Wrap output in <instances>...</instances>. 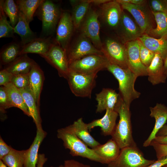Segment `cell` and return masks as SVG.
<instances>
[{
    "mask_svg": "<svg viewBox=\"0 0 167 167\" xmlns=\"http://www.w3.org/2000/svg\"><path fill=\"white\" fill-rule=\"evenodd\" d=\"M130 107L121 97L114 109L118 113L119 119L111 135L112 139L120 149L127 147L137 146L132 136Z\"/></svg>",
    "mask_w": 167,
    "mask_h": 167,
    "instance_id": "6da1fadb",
    "label": "cell"
},
{
    "mask_svg": "<svg viewBox=\"0 0 167 167\" xmlns=\"http://www.w3.org/2000/svg\"><path fill=\"white\" fill-rule=\"evenodd\" d=\"M57 132L58 138L62 140L64 147L69 150L72 156H81L103 164L101 159L93 149L78 137L71 124L58 129Z\"/></svg>",
    "mask_w": 167,
    "mask_h": 167,
    "instance_id": "7a4b0ae2",
    "label": "cell"
},
{
    "mask_svg": "<svg viewBox=\"0 0 167 167\" xmlns=\"http://www.w3.org/2000/svg\"><path fill=\"white\" fill-rule=\"evenodd\" d=\"M107 69L117 80L119 93L124 102L130 106L132 102L139 97L141 93L135 88L134 85L138 77L128 68H123L109 63Z\"/></svg>",
    "mask_w": 167,
    "mask_h": 167,
    "instance_id": "3957f363",
    "label": "cell"
},
{
    "mask_svg": "<svg viewBox=\"0 0 167 167\" xmlns=\"http://www.w3.org/2000/svg\"><path fill=\"white\" fill-rule=\"evenodd\" d=\"M97 76V75L82 74L69 68L66 79L71 91L75 96L91 98Z\"/></svg>",
    "mask_w": 167,
    "mask_h": 167,
    "instance_id": "277c9868",
    "label": "cell"
},
{
    "mask_svg": "<svg viewBox=\"0 0 167 167\" xmlns=\"http://www.w3.org/2000/svg\"><path fill=\"white\" fill-rule=\"evenodd\" d=\"M62 12L53 1L43 0L35 14L42 22V32L46 36L51 35L57 26Z\"/></svg>",
    "mask_w": 167,
    "mask_h": 167,
    "instance_id": "5b68a950",
    "label": "cell"
},
{
    "mask_svg": "<svg viewBox=\"0 0 167 167\" xmlns=\"http://www.w3.org/2000/svg\"><path fill=\"white\" fill-rule=\"evenodd\" d=\"M155 161L146 159L137 146L120 149L118 157L108 164V167H147Z\"/></svg>",
    "mask_w": 167,
    "mask_h": 167,
    "instance_id": "8992f818",
    "label": "cell"
},
{
    "mask_svg": "<svg viewBox=\"0 0 167 167\" xmlns=\"http://www.w3.org/2000/svg\"><path fill=\"white\" fill-rule=\"evenodd\" d=\"M109 62L103 54L86 56L69 64L70 69L88 75H96L99 71L107 69Z\"/></svg>",
    "mask_w": 167,
    "mask_h": 167,
    "instance_id": "52a82bcc",
    "label": "cell"
},
{
    "mask_svg": "<svg viewBox=\"0 0 167 167\" xmlns=\"http://www.w3.org/2000/svg\"><path fill=\"white\" fill-rule=\"evenodd\" d=\"M116 0L121 4L123 9L127 11L131 14L143 34H148L155 28L154 18L148 3L137 5Z\"/></svg>",
    "mask_w": 167,
    "mask_h": 167,
    "instance_id": "ba28073f",
    "label": "cell"
},
{
    "mask_svg": "<svg viewBox=\"0 0 167 167\" xmlns=\"http://www.w3.org/2000/svg\"><path fill=\"white\" fill-rule=\"evenodd\" d=\"M101 52L109 63L123 68H128L125 45L111 38L107 39L104 43Z\"/></svg>",
    "mask_w": 167,
    "mask_h": 167,
    "instance_id": "9c48e42d",
    "label": "cell"
},
{
    "mask_svg": "<svg viewBox=\"0 0 167 167\" xmlns=\"http://www.w3.org/2000/svg\"><path fill=\"white\" fill-rule=\"evenodd\" d=\"M99 14L94 9H89L81 26L82 35L88 38L93 45L101 51L103 46L100 35Z\"/></svg>",
    "mask_w": 167,
    "mask_h": 167,
    "instance_id": "30bf717a",
    "label": "cell"
},
{
    "mask_svg": "<svg viewBox=\"0 0 167 167\" xmlns=\"http://www.w3.org/2000/svg\"><path fill=\"white\" fill-rule=\"evenodd\" d=\"M41 56L57 70L60 76L66 79L69 68L66 50L53 43L49 51Z\"/></svg>",
    "mask_w": 167,
    "mask_h": 167,
    "instance_id": "8fae6325",
    "label": "cell"
},
{
    "mask_svg": "<svg viewBox=\"0 0 167 167\" xmlns=\"http://www.w3.org/2000/svg\"><path fill=\"white\" fill-rule=\"evenodd\" d=\"M66 53L69 64L88 55L103 54L88 38L82 34L73 45L68 48Z\"/></svg>",
    "mask_w": 167,
    "mask_h": 167,
    "instance_id": "7c38bea8",
    "label": "cell"
},
{
    "mask_svg": "<svg viewBox=\"0 0 167 167\" xmlns=\"http://www.w3.org/2000/svg\"><path fill=\"white\" fill-rule=\"evenodd\" d=\"M124 44L128 68L138 77L147 76V67L143 64L140 57L139 40L128 42Z\"/></svg>",
    "mask_w": 167,
    "mask_h": 167,
    "instance_id": "4fadbf2b",
    "label": "cell"
},
{
    "mask_svg": "<svg viewBox=\"0 0 167 167\" xmlns=\"http://www.w3.org/2000/svg\"><path fill=\"white\" fill-rule=\"evenodd\" d=\"M57 26L55 44L66 51L74 28L71 15L67 12H62Z\"/></svg>",
    "mask_w": 167,
    "mask_h": 167,
    "instance_id": "5bb4252c",
    "label": "cell"
},
{
    "mask_svg": "<svg viewBox=\"0 0 167 167\" xmlns=\"http://www.w3.org/2000/svg\"><path fill=\"white\" fill-rule=\"evenodd\" d=\"M119 36L122 43H126L139 39L143 34L142 30L124 11L119 24Z\"/></svg>",
    "mask_w": 167,
    "mask_h": 167,
    "instance_id": "9a60e30c",
    "label": "cell"
},
{
    "mask_svg": "<svg viewBox=\"0 0 167 167\" xmlns=\"http://www.w3.org/2000/svg\"><path fill=\"white\" fill-rule=\"evenodd\" d=\"M121 4L116 0H110L101 5L100 14L104 21L110 26L117 28L123 11Z\"/></svg>",
    "mask_w": 167,
    "mask_h": 167,
    "instance_id": "2e32d148",
    "label": "cell"
},
{
    "mask_svg": "<svg viewBox=\"0 0 167 167\" xmlns=\"http://www.w3.org/2000/svg\"><path fill=\"white\" fill-rule=\"evenodd\" d=\"M118 116V113L114 110L106 109L103 117L87 124L89 131L90 132L95 127L99 126L101 127L104 135L111 136L116 127V121Z\"/></svg>",
    "mask_w": 167,
    "mask_h": 167,
    "instance_id": "e0dca14e",
    "label": "cell"
},
{
    "mask_svg": "<svg viewBox=\"0 0 167 167\" xmlns=\"http://www.w3.org/2000/svg\"><path fill=\"white\" fill-rule=\"evenodd\" d=\"M150 116L155 118V122L152 132L143 143L144 147L150 146L151 142L156 138L158 132L167 121V106L164 104L157 103L154 107H150Z\"/></svg>",
    "mask_w": 167,
    "mask_h": 167,
    "instance_id": "ac0fdd59",
    "label": "cell"
},
{
    "mask_svg": "<svg viewBox=\"0 0 167 167\" xmlns=\"http://www.w3.org/2000/svg\"><path fill=\"white\" fill-rule=\"evenodd\" d=\"M121 96L114 90L110 88H103L96 94L97 101L96 113H101L107 109L114 110Z\"/></svg>",
    "mask_w": 167,
    "mask_h": 167,
    "instance_id": "d6986e66",
    "label": "cell"
},
{
    "mask_svg": "<svg viewBox=\"0 0 167 167\" xmlns=\"http://www.w3.org/2000/svg\"><path fill=\"white\" fill-rule=\"evenodd\" d=\"M147 71L148 80L153 85L165 83L167 75L165 72L164 60L159 54H155Z\"/></svg>",
    "mask_w": 167,
    "mask_h": 167,
    "instance_id": "ffe728a7",
    "label": "cell"
},
{
    "mask_svg": "<svg viewBox=\"0 0 167 167\" xmlns=\"http://www.w3.org/2000/svg\"><path fill=\"white\" fill-rule=\"evenodd\" d=\"M47 135L42 127L37 129L36 135L29 148L26 150L24 167H36L40 146Z\"/></svg>",
    "mask_w": 167,
    "mask_h": 167,
    "instance_id": "44dd1931",
    "label": "cell"
},
{
    "mask_svg": "<svg viewBox=\"0 0 167 167\" xmlns=\"http://www.w3.org/2000/svg\"><path fill=\"white\" fill-rule=\"evenodd\" d=\"M92 149L101 159L103 164L107 165L118 157L120 151L118 144L112 139L109 140L105 143L100 144Z\"/></svg>",
    "mask_w": 167,
    "mask_h": 167,
    "instance_id": "7402d4cb",
    "label": "cell"
},
{
    "mask_svg": "<svg viewBox=\"0 0 167 167\" xmlns=\"http://www.w3.org/2000/svg\"><path fill=\"white\" fill-rule=\"evenodd\" d=\"M53 43L50 36L36 38L21 47L19 55L34 53L41 56L49 51Z\"/></svg>",
    "mask_w": 167,
    "mask_h": 167,
    "instance_id": "603a6c76",
    "label": "cell"
},
{
    "mask_svg": "<svg viewBox=\"0 0 167 167\" xmlns=\"http://www.w3.org/2000/svg\"><path fill=\"white\" fill-rule=\"evenodd\" d=\"M138 39L148 49L159 54L164 60L167 56V37L156 38L144 34Z\"/></svg>",
    "mask_w": 167,
    "mask_h": 167,
    "instance_id": "cb8c5ba5",
    "label": "cell"
},
{
    "mask_svg": "<svg viewBox=\"0 0 167 167\" xmlns=\"http://www.w3.org/2000/svg\"><path fill=\"white\" fill-rule=\"evenodd\" d=\"M29 74V88L39 106L40 96L44 81V74L40 66L35 62Z\"/></svg>",
    "mask_w": 167,
    "mask_h": 167,
    "instance_id": "d4e9b609",
    "label": "cell"
},
{
    "mask_svg": "<svg viewBox=\"0 0 167 167\" xmlns=\"http://www.w3.org/2000/svg\"><path fill=\"white\" fill-rule=\"evenodd\" d=\"M27 106L30 115L35 124L36 129L42 127L41 120L38 106L29 86L19 89Z\"/></svg>",
    "mask_w": 167,
    "mask_h": 167,
    "instance_id": "484cf974",
    "label": "cell"
},
{
    "mask_svg": "<svg viewBox=\"0 0 167 167\" xmlns=\"http://www.w3.org/2000/svg\"><path fill=\"white\" fill-rule=\"evenodd\" d=\"M35 62L27 54L19 55L4 69L13 75L27 74L29 73Z\"/></svg>",
    "mask_w": 167,
    "mask_h": 167,
    "instance_id": "4316f807",
    "label": "cell"
},
{
    "mask_svg": "<svg viewBox=\"0 0 167 167\" xmlns=\"http://www.w3.org/2000/svg\"><path fill=\"white\" fill-rule=\"evenodd\" d=\"M14 32L20 36V45L23 46L36 38L35 33L30 29L29 23L23 14L19 11V20L14 28Z\"/></svg>",
    "mask_w": 167,
    "mask_h": 167,
    "instance_id": "83f0119b",
    "label": "cell"
},
{
    "mask_svg": "<svg viewBox=\"0 0 167 167\" xmlns=\"http://www.w3.org/2000/svg\"><path fill=\"white\" fill-rule=\"evenodd\" d=\"M73 6L71 18L75 29L80 27L90 8L88 0L71 1Z\"/></svg>",
    "mask_w": 167,
    "mask_h": 167,
    "instance_id": "f1b7e54d",
    "label": "cell"
},
{
    "mask_svg": "<svg viewBox=\"0 0 167 167\" xmlns=\"http://www.w3.org/2000/svg\"><path fill=\"white\" fill-rule=\"evenodd\" d=\"M75 134L88 147L93 148L100 143L92 136L89 133L87 124L80 118L71 124Z\"/></svg>",
    "mask_w": 167,
    "mask_h": 167,
    "instance_id": "f546056e",
    "label": "cell"
},
{
    "mask_svg": "<svg viewBox=\"0 0 167 167\" xmlns=\"http://www.w3.org/2000/svg\"><path fill=\"white\" fill-rule=\"evenodd\" d=\"M8 97L10 108L17 107L27 115L30 116L28 109L19 90L11 83L5 86Z\"/></svg>",
    "mask_w": 167,
    "mask_h": 167,
    "instance_id": "4dcf8cb0",
    "label": "cell"
},
{
    "mask_svg": "<svg viewBox=\"0 0 167 167\" xmlns=\"http://www.w3.org/2000/svg\"><path fill=\"white\" fill-rule=\"evenodd\" d=\"M152 12L156 23V26L148 35L156 38L167 37V13L152 11Z\"/></svg>",
    "mask_w": 167,
    "mask_h": 167,
    "instance_id": "1f68e13d",
    "label": "cell"
},
{
    "mask_svg": "<svg viewBox=\"0 0 167 167\" xmlns=\"http://www.w3.org/2000/svg\"><path fill=\"white\" fill-rule=\"evenodd\" d=\"M43 0H17L15 2L29 24L33 20L34 14Z\"/></svg>",
    "mask_w": 167,
    "mask_h": 167,
    "instance_id": "d6a6232c",
    "label": "cell"
},
{
    "mask_svg": "<svg viewBox=\"0 0 167 167\" xmlns=\"http://www.w3.org/2000/svg\"><path fill=\"white\" fill-rule=\"evenodd\" d=\"M21 47V45L15 42L10 43L5 46L0 54L2 63L8 65L15 60L19 56Z\"/></svg>",
    "mask_w": 167,
    "mask_h": 167,
    "instance_id": "836d02e7",
    "label": "cell"
},
{
    "mask_svg": "<svg viewBox=\"0 0 167 167\" xmlns=\"http://www.w3.org/2000/svg\"><path fill=\"white\" fill-rule=\"evenodd\" d=\"M26 150L12 148L10 153L1 160L8 167H24Z\"/></svg>",
    "mask_w": 167,
    "mask_h": 167,
    "instance_id": "e575fe53",
    "label": "cell"
},
{
    "mask_svg": "<svg viewBox=\"0 0 167 167\" xmlns=\"http://www.w3.org/2000/svg\"><path fill=\"white\" fill-rule=\"evenodd\" d=\"M0 6L9 18L10 22L14 28L19 20V10L15 2L13 0H1Z\"/></svg>",
    "mask_w": 167,
    "mask_h": 167,
    "instance_id": "d590c367",
    "label": "cell"
},
{
    "mask_svg": "<svg viewBox=\"0 0 167 167\" xmlns=\"http://www.w3.org/2000/svg\"><path fill=\"white\" fill-rule=\"evenodd\" d=\"M14 33V28L7 20V16L0 6V38L13 37Z\"/></svg>",
    "mask_w": 167,
    "mask_h": 167,
    "instance_id": "8d00e7d4",
    "label": "cell"
},
{
    "mask_svg": "<svg viewBox=\"0 0 167 167\" xmlns=\"http://www.w3.org/2000/svg\"><path fill=\"white\" fill-rule=\"evenodd\" d=\"M139 41L140 58L143 64L147 67L150 64L155 54L146 47L139 40Z\"/></svg>",
    "mask_w": 167,
    "mask_h": 167,
    "instance_id": "74e56055",
    "label": "cell"
},
{
    "mask_svg": "<svg viewBox=\"0 0 167 167\" xmlns=\"http://www.w3.org/2000/svg\"><path fill=\"white\" fill-rule=\"evenodd\" d=\"M11 83L19 89L28 87L29 84V73L13 75Z\"/></svg>",
    "mask_w": 167,
    "mask_h": 167,
    "instance_id": "f35d334b",
    "label": "cell"
},
{
    "mask_svg": "<svg viewBox=\"0 0 167 167\" xmlns=\"http://www.w3.org/2000/svg\"><path fill=\"white\" fill-rule=\"evenodd\" d=\"M148 2L152 11L167 13V0H150Z\"/></svg>",
    "mask_w": 167,
    "mask_h": 167,
    "instance_id": "ab89813d",
    "label": "cell"
},
{
    "mask_svg": "<svg viewBox=\"0 0 167 167\" xmlns=\"http://www.w3.org/2000/svg\"><path fill=\"white\" fill-rule=\"evenodd\" d=\"M150 145L155 149L157 159L167 156V145L161 144L153 140Z\"/></svg>",
    "mask_w": 167,
    "mask_h": 167,
    "instance_id": "60d3db41",
    "label": "cell"
},
{
    "mask_svg": "<svg viewBox=\"0 0 167 167\" xmlns=\"http://www.w3.org/2000/svg\"><path fill=\"white\" fill-rule=\"evenodd\" d=\"M0 107L2 111L10 108L7 94L4 86L0 87Z\"/></svg>",
    "mask_w": 167,
    "mask_h": 167,
    "instance_id": "b9f144b4",
    "label": "cell"
},
{
    "mask_svg": "<svg viewBox=\"0 0 167 167\" xmlns=\"http://www.w3.org/2000/svg\"><path fill=\"white\" fill-rule=\"evenodd\" d=\"M13 74L6 69H4L0 71V85L5 86L11 83Z\"/></svg>",
    "mask_w": 167,
    "mask_h": 167,
    "instance_id": "7bdbcfd3",
    "label": "cell"
},
{
    "mask_svg": "<svg viewBox=\"0 0 167 167\" xmlns=\"http://www.w3.org/2000/svg\"><path fill=\"white\" fill-rule=\"evenodd\" d=\"M12 148L8 145L0 137V160L8 154L11 152Z\"/></svg>",
    "mask_w": 167,
    "mask_h": 167,
    "instance_id": "ee69618b",
    "label": "cell"
},
{
    "mask_svg": "<svg viewBox=\"0 0 167 167\" xmlns=\"http://www.w3.org/2000/svg\"><path fill=\"white\" fill-rule=\"evenodd\" d=\"M64 165L65 167H92L73 159L65 160Z\"/></svg>",
    "mask_w": 167,
    "mask_h": 167,
    "instance_id": "f6af8a7d",
    "label": "cell"
},
{
    "mask_svg": "<svg viewBox=\"0 0 167 167\" xmlns=\"http://www.w3.org/2000/svg\"><path fill=\"white\" fill-rule=\"evenodd\" d=\"M167 165V156L157 159L147 167H162Z\"/></svg>",
    "mask_w": 167,
    "mask_h": 167,
    "instance_id": "bcb514c9",
    "label": "cell"
},
{
    "mask_svg": "<svg viewBox=\"0 0 167 167\" xmlns=\"http://www.w3.org/2000/svg\"><path fill=\"white\" fill-rule=\"evenodd\" d=\"M47 160V158L45 157L44 154H39L36 167H43L44 164ZM50 167H54L52 166Z\"/></svg>",
    "mask_w": 167,
    "mask_h": 167,
    "instance_id": "7dc6e473",
    "label": "cell"
},
{
    "mask_svg": "<svg viewBox=\"0 0 167 167\" xmlns=\"http://www.w3.org/2000/svg\"><path fill=\"white\" fill-rule=\"evenodd\" d=\"M119 1L132 4L142 5L147 3V1L145 0H119Z\"/></svg>",
    "mask_w": 167,
    "mask_h": 167,
    "instance_id": "c3c4849f",
    "label": "cell"
},
{
    "mask_svg": "<svg viewBox=\"0 0 167 167\" xmlns=\"http://www.w3.org/2000/svg\"><path fill=\"white\" fill-rule=\"evenodd\" d=\"M161 144L167 145V135L162 136H156L153 140Z\"/></svg>",
    "mask_w": 167,
    "mask_h": 167,
    "instance_id": "681fc988",
    "label": "cell"
},
{
    "mask_svg": "<svg viewBox=\"0 0 167 167\" xmlns=\"http://www.w3.org/2000/svg\"><path fill=\"white\" fill-rule=\"evenodd\" d=\"M166 135H167V125L165 124L158 132L156 134V136H162Z\"/></svg>",
    "mask_w": 167,
    "mask_h": 167,
    "instance_id": "f907efd6",
    "label": "cell"
},
{
    "mask_svg": "<svg viewBox=\"0 0 167 167\" xmlns=\"http://www.w3.org/2000/svg\"><path fill=\"white\" fill-rule=\"evenodd\" d=\"M88 1L91 4L93 3L96 5H101L109 1L110 0H88Z\"/></svg>",
    "mask_w": 167,
    "mask_h": 167,
    "instance_id": "816d5d0a",
    "label": "cell"
},
{
    "mask_svg": "<svg viewBox=\"0 0 167 167\" xmlns=\"http://www.w3.org/2000/svg\"><path fill=\"white\" fill-rule=\"evenodd\" d=\"M164 66L165 73L167 75V56L164 60Z\"/></svg>",
    "mask_w": 167,
    "mask_h": 167,
    "instance_id": "f5cc1de1",
    "label": "cell"
},
{
    "mask_svg": "<svg viewBox=\"0 0 167 167\" xmlns=\"http://www.w3.org/2000/svg\"><path fill=\"white\" fill-rule=\"evenodd\" d=\"M0 167H7V165L1 160H0Z\"/></svg>",
    "mask_w": 167,
    "mask_h": 167,
    "instance_id": "db71d44e",
    "label": "cell"
},
{
    "mask_svg": "<svg viewBox=\"0 0 167 167\" xmlns=\"http://www.w3.org/2000/svg\"><path fill=\"white\" fill-rule=\"evenodd\" d=\"M58 167H65L64 165H60Z\"/></svg>",
    "mask_w": 167,
    "mask_h": 167,
    "instance_id": "11a10c76",
    "label": "cell"
},
{
    "mask_svg": "<svg viewBox=\"0 0 167 167\" xmlns=\"http://www.w3.org/2000/svg\"><path fill=\"white\" fill-rule=\"evenodd\" d=\"M164 167H167V165H165V166H164Z\"/></svg>",
    "mask_w": 167,
    "mask_h": 167,
    "instance_id": "9f6ffc18",
    "label": "cell"
}]
</instances>
